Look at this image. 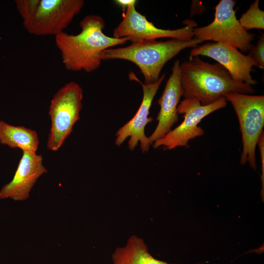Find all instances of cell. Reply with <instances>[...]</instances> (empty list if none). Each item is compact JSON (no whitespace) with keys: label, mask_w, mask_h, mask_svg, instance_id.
Here are the masks:
<instances>
[{"label":"cell","mask_w":264,"mask_h":264,"mask_svg":"<svg viewBox=\"0 0 264 264\" xmlns=\"http://www.w3.org/2000/svg\"><path fill=\"white\" fill-rule=\"evenodd\" d=\"M135 3L136 0H132L127 7L122 21L113 30V37L128 38L132 43L162 38L183 40L194 38V22H187L186 26L176 29L159 28L136 10Z\"/></svg>","instance_id":"obj_9"},{"label":"cell","mask_w":264,"mask_h":264,"mask_svg":"<svg viewBox=\"0 0 264 264\" xmlns=\"http://www.w3.org/2000/svg\"><path fill=\"white\" fill-rule=\"evenodd\" d=\"M259 0H255L239 20L241 25L246 30L264 29V12L259 6Z\"/></svg>","instance_id":"obj_16"},{"label":"cell","mask_w":264,"mask_h":264,"mask_svg":"<svg viewBox=\"0 0 264 264\" xmlns=\"http://www.w3.org/2000/svg\"><path fill=\"white\" fill-rule=\"evenodd\" d=\"M80 26L81 30L76 35L64 31L55 36L62 62L69 71H94L101 65L104 50L130 41L128 38H115L105 34V22L97 15L85 17L80 21Z\"/></svg>","instance_id":"obj_1"},{"label":"cell","mask_w":264,"mask_h":264,"mask_svg":"<svg viewBox=\"0 0 264 264\" xmlns=\"http://www.w3.org/2000/svg\"><path fill=\"white\" fill-rule=\"evenodd\" d=\"M181 83L184 98H193L206 106L231 92L250 94L252 86L235 80L220 64H210L199 56L180 64Z\"/></svg>","instance_id":"obj_2"},{"label":"cell","mask_w":264,"mask_h":264,"mask_svg":"<svg viewBox=\"0 0 264 264\" xmlns=\"http://www.w3.org/2000/svg\"><path fill=\"white\" fill-rule=\"evenodd\" d=\"M225 98L233 106L240 124L242 143L240 163H248L256 170V148L264 132V96L234 92L227 94Z\"/></svg>","instance_id":"obj_5"},{"label":"cell","mask_w":264,"mask_h":264,"mask_svg":"<svg viewBox=\"0 0 264 264\" xmlns=\"http://www.w3.org/2000/svg\"><path fill=\"white\" fill-rule=\"evenodd\" d=\"M42 154L30 151H22L14 176L0 190V199L22 201L29 197L30 192L37 179L47 170L43 165Z\"/></svg>","instance_id":"obj_12"},{"label":"cell","mask_w":264,"mask_h":264,"mask_svg":"<svg viewBox=\"0 0 264 264\" xmlns=\"http://www.w3.org/2000/svg\"><path fill=\"white\" fill-rule=\"evenodd\" d=\"M190 57L204 56L217 61L236 81L252 86L258 83L251 75L253 66H259L248 55H245L228 44L209 42L194 47Z\"/></svg>","instance_id":"obj_10"},{"label":"cell","mask_w":264,"mask_h":264,"mask_svg":"<svg viewBox=\"0 0 264 264\" xmlns=\"http://www.w3.org/2000/svg\"><path fill=\"white\" fill-rule=\"evenodd\" d=\"M236 2L221 0L215 7L214 19L210 24L194 28V38L201 43L212 41L231 45L242 52L251 47L255 35L240 24L234 9Z\"/></svg>","instance_id":"obj_6"},{"label":"cell","mask_w":264,"mask_h":264,"mask_svg":"<svg viewBox=\"0 0 264 264\" xmlns=\"http://www.w3.org/2000/svg\"><path fill=\"white\" fill-rule=\"evenodd\" d=\"M183 96L181 83L180 61L176 60L172 67L170 76L162 95L158 100L160 110L156 120L157 125L148 137L150 145L170 132L171 128L178 119L177 106Z\"/></svg>","instance_id":"obj_13"},{"label":"cell","mask_w":264,"mask_h":264,"mask_svg":"<svg viewBox=\"0 0 264 264\" xmlns=\"http://www.w3.org/2000/svg\"><path fill=\"white\" fill-rule=\"evenodd\" d=\"M112 260V264H175L154 258L149 252L144 240L135 235L129 238L125 247L115 249Z\"/></svg>","instance_id":"obj_14"},{"label":"cell","mask_w":264,"mask_h":264,"mask_svg":"<svg viewBox=\"0 0 264 264\" xmlns=\"http://www.w3.org/2000/svg\"><path fill=\"white\" fill-rule=\"evenodd\" d=\"M0 143L22 151L36 152L39 144L37 132L24 126H15L0 120Z\"/></svg>","instance_id":"obj_15"},{"label":"cell","mask_w":264,"mask_h":264,"mask_svg":"<svg viewBox=\"0 0 264 264\" xmlns=\"http://www.w3.org/2000/svg\"><path fill=\"white\" fill-rule=\"evenodd\" d=\"M226 105L225 97L206 106L201 105L196 99L184 98L177 108L178 114H183V121L175 129L154 141L153 147H163L164 149L172 150L178 147H188L190 140L204 134L203 129L198 126L202 119Z\"/></svg>","instance_id":"obj_8"},{"label":"cell","mask_w":264,"mask_h":264,"mask_svg":"<svg viewBox=\"0 0 264 264\" xmlns=\"http://www.w3.org/2000/svg\"><path fill=\"white\" fill-rule=\"evenodd\" d=\"M132 0H115V2L116 3L119 4L120 6H121L123 10V11H125L127 7L128 6V5L132 2Z\"/></svg>","instance_id":"obj_18"},{"label":"cell","mask_w":264,"mask_h":264,"mask_svg":"<svg viewBox=\"0 0 264 264\" xmlns=\"http://www.w3.org/2000/svg\"><path fill=\"white\" fill-rule=\"evenodd\" d=\"M248 55L262 69L264 68V36L263 34L256 44L252 45L248 51Z\"/></svg>","instance_id":"obj_17"},{"label":"cell","mask_w":264,"mask_h":264,"mask_svg":"<svg viewBox=\"0 0 264 264\" xmlns=\"http://www.w3.org/2000/svg\"><path fill=\"white\" fill-rule=\"evenodd\" d=\"M165 77V75L163 74L154 83L143 84L132 72L131 73L130 78L138 82L142 87L143 98L140 106L134 116L117 132L115 139V144L117 146H120L130 137L128 147L131 151L135 149L139 142L142 153L148 151L150 144L148 137L145 134V128L148 123L153 120L152 118L148 117L150 109Z\"/></svg>","instance_id":"obj_11"},{"label":"cell","mask_w":264,"mask_h":264,"mask_svg":"<svg viewBox=\"0 0 264 264\" xmlns=\"http://www.w3.org/2000/svg\"><path fill=\"white\" fill-rule=\"evenodd\" d=\"M200 43L195 38L190 40L142 41L125 47L106 49L102 53L101 60L119 59L132 62L140 69L144 84H151L159 79L160 72L168 61L181 50L197 47Z\"/></svg>","instance_id":"obj_3"},{"label":"cell","mask_w":264,"mask_h":264,"mask_svg":"<svg viewBox=\"0 0 264 264\" xmlns=\"http://www.w3.org/2000/svg\"><path fill=\"white\" fill-rule=\"evenodd\" d=\"M85 4L84 0H38L34 10L22 20L29 34L56 36L64 32Z\"/></svg>","instance_id":"obj_7"},{"label":"cell","mask_w":264,"mask_h":264,"mask_svg":"<svg viewBox=\"0 0 264 264\" xmlns=\"http://www.w3.org/2000/svg\"><path fill=\"white\" fill-rule=\"evenodd\" d=\"M83 96L82 87L74 81L66 84L53 95L48 110L51 120L46 145L48 150L57 151L72 132L80 119Z\"/></svg>","instance_id":"obj_4"}]
</instances>
